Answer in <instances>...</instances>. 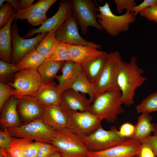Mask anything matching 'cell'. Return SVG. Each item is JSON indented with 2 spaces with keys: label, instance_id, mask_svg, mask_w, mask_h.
Returning a JSON list of instances; mask_svg holds the SVG:
<instances>
[{
  "label": "cell",
  "instance_id": "cell-36",
  "mask_svg": "<svg viewBox=\"0 0 157 157\" xmlns=\"http://www.w3.org/2000/svg\"><path fill=\"white\" fill-rule=\"evenodd\" d=\"M57 152V149L52 144L41 142L36 157H50Z\"/></svg>",
  "mask_w": 157,
  "mask_h": 157
},
{
  "label": "cell",
  "instance_id": "cell-37",
  "mask_svg": "<svg viewBox=\"0 0 157 157\" xmlns=\"http://www.w3.org/2000/svg\"><path fill=\"white\" fill-rule=\"evenodd\" d=\"M116 10L119 14L122 13L124 9L126 12L129 11L137 5V3L134 0H114Z\"/></svg>",
  "mask_w": 157,
  "mask_h": 157
},
{
  "label": "cell",
  "instance_id": "cell-12",
  "mask_svg": "<svg viewBox=\"0 0 157 157\" xmlns=\"http://www.w3.org/2000/svg\"><path fill=\"white\" fill-rule=\"evenodd\" d=\"M78 23L72 13L56 31V38L59 42L75 45L92 46L98 49L101 46L88 41L83 38L80 35Z\"/></svg>",
  "mask_w": 157,
  "mask_h": 157
},
{
  "label": "cell",
  "instance_id": "cell-8",
  "mask_svg": "<svg viewBox=\"0 0 157 157\" xmlns=\"http://www.w3.org/2000/svg\"><path fill=\"white\" fill-rule=\"evenodd\" d=\"M61 108L67 117V127L78 135H88L102 126L103 118L92 113Z\"/></svg>",
  "mask_w": 157,
  "mask_h": 157
},
{
  "label": "cell",
  "instance_id": "cell-34",
  "mask_svg": "<svg viewBox=\"0 0 157 157\" xmlns=\"http://www.w3.org/2000/svg\"><path fill=\"white\" fill-rule=\"evenodd\" d=\"M15 12L10 3L6 2L4 4L0 10V29L8 23Z\"/></svg>",
  "mask_w": 157,
  "mask_h": 157
},
{
  "label": "cell",
  "instance_id": "cell-46",
  "mask_svg": "<svg viewBox=\"0 0 157 157\" xmlns=\"http://www.w3.org/2000/svg\"><path fill=\"white\" fill-rule=\"evenodd\" d=\"M34 0H19L20 10H23L30 7L34 2Z\"/></svg>",
  "mask_w": 157,
  "mask_h": 157
},
{
  "label": "cell",
  "instance_id": "cell-15",
  "mask_svg": "<svg viewBox=\"0 0 157 157\" xmlns=\"http://www.w3.org/2000/svg\"><path fill=\"white\" fill-rule=\"evenodd\" d=\"M91 103L83 94L70 89L62 93L60 106L62 108L72 110L91 113Z\"/></svg>",
  "mask_w": 157,
  "mask_h": 157
},
{
  "label": "cell",
  "instance_id": "cell-1",
  "mask_svg": "<svg viewBox=\"0 0 157 157\" xmlns=\"http://www.w3.org/2000/svg\"><path fill=\"white\" fill-rule=\"evenodd\" d=\"M137 60L133 56L129 63L122 61L117 78V86L122 93V104L126 106L134 104L136 90L148 78L142 75L144 71L138 65Z\"/></svg>",
  "mask_w": 157,
  "mask_h": 157
},
{
  "label": "cell",
  "instance_id": "cell-52",
  "mask_svg": "<svg viewBox=\"0 0 157 157\" xmlns=\"http://www.w3.org/2000/svg\"><path fill=\"white\" fill-rule=\"evenodd\" d=\"M133 157H138V156L137 155H136L133 156Z\"/></svg>",
  "mask_w": 157,
  "mask_h": 157
},
{
  "label": "cell",
  "instance_id": "cell-45",
  "mask_svg": "<svg viewBox=\"0 0 157 157\" xmlns=\"http://www.w3.org/2000/svg\"><path fill=\"white\" fill-rule=\"evenodd\" d=\"M153 133V135H151L141 143L145 142L148 144L157 157V126Z\"/></svg>",
  "mask_w": 157,
  "mask_h": 157
},
{
  "label": "cell",
  "instance_id": "cell-49",
  "mask_svg": "<svg viewBox=\"0 0 157 157\" xmlns=\"http://www.w3.org/2000/svg\"><path fill=\"white\" fill-rule=\"evenodd\" d=\"M0 153L2 154L6 157H8L6 154L5 151L3 149H0Z\"/></svg>",
  "mask_w": 157,
  "mask_h": 157
},
{
  "label": "cell",
  "instance_id": "cell-30",
  "mask_svg": "<svg viewBox=\"0 0 157 157\" xmlns=\"http://www.w3.org/2000/svg\"><path fill=\"white\" fill-rule=\"evenodd\" d=\"M32 141L27 139L12 137V140L9 149L7 150L3 149L8 157H24L23 148L26 145Z\"/></svg>",
  "mask_w": 157,
  "mask_h": 157
},
{
  "label": "cell",
  "instance_id": "cell-27",
  "mask_svg": "<svg viewBox=\"0 0 157 157\" xmlns=\"http://www.w3.org/2000/svg\"><path fill=\"white\" fill-rule=\"evenodd\" d=\"M57 0H40L28 8L23 10H20L14 16V19H26V17L32 14L46 13L51 6Z\"/></svg>",
  "mask_w": 157,
  "mask_h": 157
},
{
  "label": "cell",
  "instance_id": "cell-43",
  "mask_svg": "<svg viewBox=\"0 0 157 157\" xmlns=\"http://www.w3.org/2000/svg\"><path fill=\"white\" fill-rule=\"evenodd\" d=\"M157 5V0H144L138 5L134 7L130 12L133 13L136 17L142 10L150 6Z\"/></svg>",
  "mask_w": 157,
  "mask_h": 157
},
{
  "label": "cell",
  "instance_id": "cell-20",
  "mask_svg": "<svg viewBox=\"0 0 157 157\" xmlns=\"http://www.w3.org/2000/svg\"><path fill=\"white\" fill-rule=\"evenodd\" d=\"M70 60L82 64L101 54L103 51L92 46L75 45L66 43Z\"/></svg>",
  "mask_w": 157,
  "mask_h": 157
},
{
  "label": "cell",
  "instance_id": "cell-19",
  "mask_svg": "<svg viewBox=\"0 0 157 157\" xmlns=\"http://www.w3.org/2000/svg\"><path fill=\"white\" fill-rule=\"evenodd\" d=\"M62 93L54 82L44 83L34 96L42 105L49 106H60Z\"/></svg>",
  "mask_w": 157,
  "mask_h": 157
},
{
  "label": "cell",
  "instance_id": "cell-51",
  "mask_svg": "<svg viewBox=\"0 0 157 157\" xmlns=\"http://www.w3.org/2000/svg\"><path fill=\"white\" fill-rule=\"evenodd\" d=\"M0 157H6L2 154L0 153Z\"/></svg>",
  "mask_w": 157,
  "mask_h": 157
},
{
  "label": "cell",
  "instance_id": "cell-48",
  "mask_svg": "<svg viewBox=\"0 0 157 157\" xmlns=\"http://www.w3.org/2000/svg\"><path fill=\"white\" fill-rule=\"evenodd\" d=\"M50 157H63L58 151L52 154Z\"/></svg>",
  "mask_w": 157,
  "mask_h": 157
},
{
  "label": "cell",
  "instance_id": "cell-17",
  "mask_svg": "<svg viewBox=\"0 0 157 157\" xmlns=\"http://www.w3.org/2000/svg\"><path fill=\"white\" fill-rule=\"evenodd\" d=\"M62 74L56 75L58 82L57 87L62 93L71 89L76 78L82 71L81 65L71 60L65 61L61 69Z\"/></svg>",
  "mask_w": 157,
  "mask_h": 157
},
{
  "label": "cell",
  "instance_id": "cell-23",
  "mask_svg": "<svg viewBox=\"0 0 157 157\" xmlns=\"http://www.w3.org/2000/svg\"><path fill=\"white\" fill-rule=\"evenodd\" d=\"M138 122L135 126L134 133L131 138L141 143L150 136L154 131L157 124L151 123L152 117L150 114L142 113L138 117Z\"/></svg>",
  "mask_w": 157,
  "mask_h": 157
},
{
  "label": "cell",
  "instance_id": "cell-9",
  "mask_svg": "<svg viewBox=\"0 0 157 157\" xmlns=\"http://www.w3.org/2000/svg\"><path fill=\"white\" fill-rule=\"evenodd\" d=\"M98 8L93 0H72V13L80 26L83 35L86 34L88 28L92 26L99 30L103 29L97 20Z\"/></svg>",
  "mask_w": 157,
  "mask_h": 157
},
{
  "label": "cell",
  "instance_id": "cell-4",
  "mask_svg": "<svg viewBox=\"0 0 157 157\" xmlns=\"http://www.w3.org/2000/svg\"><path fill=\"white\" fill-rule=\"evenodd\" d=\"M55 131L51 144L63 157H88L89 151L78 135L67 127Z\"/></svg>",
  "mask_w": 157,
  "mask_h": 157
},
{
  "label": "cell",
  "instance_id": "cell-31",
  "mask_svg": "<svg viewBox=\"0 0 157 157\" xmlns=\"http://www.w3.org/2000/svg\"><path fill=\"white\" fill-rule=\"evenodd\" d=\"M136 109L137 113H141L157 111V90L143 99L137 105Z\"/></svg>",
  "mask_w": 157,
  "mask_h": 157
},
{
  "label": "cell",
  "instance_id": "cell-2",
  "mask_svg": "<svg viewBox=\"0 0 157 157\" xmlns=\"http://www.w3.org/2000/svg\"><path fill=\"white\" fill-rule=\"evenodd\" d=\"M122 93L118 88L108 90L97 95L91 105V113L109 123L114 122L123 113Z\"/></svg>",
  "mask_w": 157,
  "mask_h": 157
},
{
  "label": "cell",
  "instance_id": "cell-16",
  "mask_svg": "<svg viewBox=\"0 0 157 157\" xmlns=\"http://www.w3.org/2000/svg\"><path fill=\"white\" fill-rule=\"evenodd\" d=\"M43 106L41 118L47 126L54 131L67 127V117L60 106Z\"/></svg>",
  "mask_w": 157,
  "mask_h": 157
},
{
  "label": "cell",
  "instance_id": "cell-32",
  "mask_svg": "<svg viewBox=\"0 0 157 157\" xmlns=\"http://www.w3.org/2000/svg\"><path fill=\"white\" fill-rule=\"evenodd\" d=\"M46 60L56 62L70 60L68 54L66 43L59 42L54 52Z\"/></svg>",
  "mask_w": 157,
  "mask_h": 157
},
{
  "label": "cell",
  "instance_id": "cell-29",
  "mask_svg": "<svg viewBox=\"0 0 157 157\" xmlns=\"http://www.w3.org/2000/svg\"><path fill=\"white\" fill-rule=\"evenodd\" d=\"M36 49L32 50L17 64L19 71L26 69L37 70L46 60Z\"/></svg>",
  "mask_w": 157,
  "mask_h": 157
},
{
  "label": "cell",
  "instance_id": "cell-35",
  "mask_svg": "<svg viewBox=\"0 0 157 157\" xmlns=\"http://www.w3.org/2000/svg\"><path fill=\"white\" fill-rule=\"evenodd\" d=\"M12 87L9 84H6L2 82L0 83V110L12 95Z\"/></svg>",
  "mask_w": 157,
  "mask_h": 157
},
{
  "label": "cell",
  "instance_id": "cell-21",
  "mask_svg": "<svg viewBox=\"0 0 157 157\" xmlns=\"http://www.w3.org/2000/svg\"><path fill=\"white\" fill-rule=\"evenodd\" d=\"M19 101V99L12 96L3 107L0 124L4 128L16 127L22 124L17 111Z\"/></svg>",
  "mask_w": 157,
  "mask_h": 157
},
{
  "label": "cell",
  "instance_id": "cell-42",
  "mask_svg": "<svg viewBox=\"0 0 157 157\" xmlns=\"http://www.w3.org/2000/svg\"><path fill=\"white\" fill-rule=\"evenodd\" d=\"M135 130V125L131 123L126 122L121 126L119 131L123 137L126 138H131L134 133Z\"/></svg>",
  "mask_w": 157,
  "mask_h": 157
},
{
  "label": "cell",
  "instance_id": "cell-41",
  "mask_svg": "<svg viewBox=\"0 0 157 157\" xmlns=\"http://www.w3.org/2000/svg\"><path fill=\"white\" fill-rule=\"evenodd\" d=\"M12 140V137L9 134L8 128L0 131V149L8 150Z\"/></svg>",
  "mask_w": 157,
  "mask_h": 157
},
{
  "label": "cell",
  "instance_id": "cell-10",
  "mask_svg": "<svg viewBox=\"0 0 157 157\" xmlns=\"http://www.w3.org/2000/svg\"><path fill=\"white\" fill-rule=\"evenodd\" d=\"M122 61L118 51L108 53L105 66L95 84L97 96L108 90L118 88L117 79Z\"/></svg>",
  "mask_w": 157,
  "mask_h": 157
},
{
  "label": "cell",
  "instance_id": "cell-18",
  "mask_svg": "<svg viewBox=\"0 0 157 157\" xmlns=\"http://www.w3.org/2000/svg\"><path fill=\"white\" fill-rule=\"evenodd\" d=\"M18 104L20 115L26 122L41 118L43 105L33 96L27 95L19 99Z\"/></svg>",
  "mask_w": 157,
  "mask_h": 157
},
{
  "label": "cell",
  "instance_id": "cell-6",
  "mask_svg": "<svg viewBox=\"0 0 157 157\" xmlns=\"http://www.w3.org/2000/svg\"><path fill=\"white\" fill-rule=\"evenodd\" d=\"M44 83L37 70L30 69L17 72L13 82L8 83L14 88L12 95L18 99L27 95L34 96Z\"/></svg>",
  "mask_w": 157,
  "mask_h": 157
},
{
  "label": "cell",
  "instance_id": "cell-40",
  "mask_svg": "<svg viewBox=\"0 0 157 157\" xmlns=\"http://www.w3.org/2000/svg\"><path fill=\"white\" fill-rule=\"evenodd\" d=\"M140 16L150 21L157 23V5L153 6L143 10L139 13Z\"/></svg>",
  "mask_w": 157,
  "mask_h": 157
},
{
  "label": "cell",
  "instance_id": "cell-38",
  "mask_svg": "<svg viewBox=\"0 0 157 157\" xmlns=\"http://www.w3.org/2000/svg\"><path fill=\"white\" fill-rule=\"evenodd\" d=\"M41 142L35 141L31 142L24 147L23 153L24 157H36L39 150Z\"/></svg>",
  "mask_w": 157,
  "mask_h": 157
},
{
  "label": "cell",
  "instance_id": "cell-33",
  "mask_svg": "<svg viewBox=\"0 0 157 157\" xmlns=\"http://www.w3.org/2000/svg\"><path fill=\"white\" fill-rule=\"evenodd\" d=\"M19 71L17 64L8 63L0 60V78L1 82L4 81Z\"/></svg>",
  "mask_w": 157,
  "mask_h": 157
},
{
  "label": "cell",
  "instance_id": "cell-47",
  "mask_svg": "<svg viewBox=\"0 0 157 157\" xmlns=\"http://www.w3.org/2000/svg\"><path fill=\"white\" fill-rule=\"evenodd\" d=\"M4 1L10 3L15 12L17 13L20 10L19 0H4Z\"/></svg>",
  "mask_w": 157,
  "mask_h": 157
},
{
  "label": "cell",
  "instance_id": "cell-13",
  "mask_svg": "<svg viewBox=\"0 0 157 157\" xmlns=\"http://www.w3.org/2000/svg\"><path fill=\"white\" fill-rule=\"evenodd\" d=\"M72 0H60L56 13L39 28L31 29L24 37L28 38L36 33L49 32L54 28H58L72 14Z\"/></svg>",
  "mask_w": 157,
  "mask_h": 157
},
{
  "label": "cell",
  "instance_id": "cell-11",
  "mask_svg": "<svg viewBox=\"0 0 157 157\" xmlns=\"http://www.w3.org/2000/svg\"><path fill=\"white\" fill-rule=\"evenodd\" d=\"M47 33H42L31 39L21 38L19 34L17 23L11 26V37L13 47L12 63H18L25 56L38 46Z\"/></svg>",
  "mask_w": 157,
  "mask_h": 157
},
{
  "label": "cell",
  "instance_id": "cell-26",
  "mask_svg": "<svg viewBox=\"0 0 157 157\" xmlns=\"http://www.w3.org/2000/svg\"><path fill=\"white\" fill-rule=\"evenodd\" d=\"M71 89L83 94H88L92 103L97 96L95 84L88 79L83 71L73 83Z\"/></svg>",
  "mask_w": 157,
  "mask_h": 157
},
{
  "label": "cell",
  "instance_id": "cell-3",
  "mask_svg": "<svg viewBox=\"0 0 157 157\" xmlns=\"http://www.w3.org/2000/svg\"><path fill=\"white\" fill-rule=\"evenodd\" d=\"M97 5L99 13H97V21L103 29L113 37H116L120 33L128 31L130 25L136 20V16L129 11L121 15H114L112 12L109 4L105 2L102 6Z\"/></svg>",
  "mask_w": 157,
  "mask_h": 157
},
{
  "label": "cell",
  "instance_id": "cell-7",
  "mask_svg": "<svg viewBox=\"0 0 157 157\" xmlns=\"http://www.w3.org/2000/svg\"><path fill=\"white\" fill-rule=\"evenodd\" d=\"M89 152L105 150L117 145L126 138L122 137L117 127L112 126L109 130L102 126L87 135H78Z\"/></svg>",
  "mask_w": 157,
  "mask_h": 157
},
{
  "label": "cell",
  "instance_id": "cell-50",
  "mask_svg": "<svg viewBox=\"0 0 157 157\" xmlns=\"http://www.w3.org/2000/svg\"><path fill=\"white\" fill-rule=\"evenodd\" d=\"M5 2L4 0H0V8H1L3 6L4 4L3 2Z\"/></svg>",
  "mask_w": 157,
  "mask_h": 157
},
{
  "label": "cell",
  "instance_id": "cell-14",
  "mask_svg": "<svg viewBox=\"0 0 157 157\" xmlns=\"http://www.w3.org/2000/svg\"><path fill=\"white\" fill-rule=\"evenodd\" d=\"M141 143L132 138H126L120 143L103 150L89 152L88 157H133L138 155Z\"/></svg>",
  "mask_w": 157,
  "mask_h": 157
},
{
  "label": "cell",
  "instance_id": "cell-44",
  "mask_svg": "<svg viewBox=\"0 0 157 157\" xmlns=\"http://www.w3.org/2000/svg\"><path fill=\"white\" fill-rule=\"evenodd\" d=\"M137 156L138 157H157L151 147L145 142L141 143Z\"/></svg>",
  "mask_w": 157,
  "mask_h": 157
},
{
  "label": "cell",
  "instance_id": "cell-24",
  "mask_svg": "<svg viewBox=\"0 0 157 157\" xmlns=\"http://www.w3.org/2000/svg\"><path fill=\"white\" fill-rule=\"evenodd\" d=\"M14 15L8 23L0 30V60L8 63L11 62L12 50L11 47V24Z\"/></svg>",
  "mask_w": 157,
  "mask_h": 157
},
{
  "label": "cell",
  "instance_id": "cell-25",
  "mask_svg": "<svg viewBox=\"0 0 157 157\" xmlns=\"http://www.w3.org/2000/svg\"><path fill=\"white\" fill-rule=\"evenodd\" d=\"M64 62L46 60L40 65L37 70L44 83L53 82Z\"/></svg>",
  "mask_w": 157,
  "mask_h": 157
},
{
  "label": "cell",
  "instance_id": "cell-22",
  "mask_svg": "<svg viewBox=\"0 0 157 157\" xmlns=\"http://www.w3.org/2000/svg\"><path fill=\"white\" fill-rule=\"evenodd\" d=\"M108 53L103 51L99 56L81 64L83 72L89 80L95 84L97 81L108 60Z\"/></svg>",
  "mask_w": 157,
  "mask_h": 157
},
{
  "label": "cell",
  "instance_id": "cell-39",
  "mask_svg": "<svg viewBox=\"0 0 157 157\" xmlns=\"http://www.w3.org/2000/svg\"><path fill=\"white\" fill-rule=\"evenodd\" d=\"M26 19L31 25L38 26L43 24L48 19L46 13H35L28 16Z\"/></svg>",
  "mask_w": 157,
  "mask_h": 157
},
{
  "label": "cell",
  "instance_id": "cell-5",
  "mask_svg": "<svg viewBox=\"0 0 157 157\" xmlns=\"http://www.w3.org/2000/svg\"><path fill=\"white\" fill-rule=\"evenodd\" d=\"M8 130L12 137L49 144L51 143L56 135L55 131L47 126L41 118L8 128Z\"/></svg>",
  "mask_w": 157,
  "mask_h": 157
},
{
  "label": "cell",
  "instance_id": "cell-28",
  "mask_svg": "<svg viewBox=\"0 0 157 157\" xmlns=\"http://www.w3.org/2000/svg\"><path fill=\"white\" fill-rule=\"evenodd\" d=\"M58 29H53L48 32L36 48L38 52L46 58L54 52L59 42L56 38Z\"/></svg>",
  "mask_w": 157,
  "mask_h": 157
}]
</instances>
